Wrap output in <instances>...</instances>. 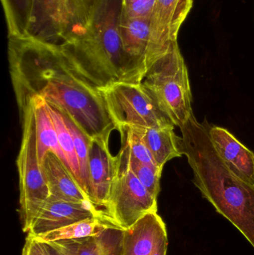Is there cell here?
I'll return each instance as SVG.
<instances>
[{"mask_svg": "<svg viewBox=\"0 0 254 255\" xmlns=\"http://www.w3.org/2000/svg\"><path fill=\"white\" fill-rule=\"evenodd\" d=\"M9 70L19 108L38 95L73 120L89 137L109 139L117 130L100 90L59 46L29 37H8Z\"/></svg>", "mask_w": 254, "mask_h": 255, "instance_id": "obj_1", "label": "cell"}, {"mask_svg": "<svg viewBox=\"0 0 254 255\" xmlns=\"http://www.w3.org/2000/svg\"><path fill=\"white\" fill-rule=\"evenodd\" d=\"M123 0H98L86 33L58 46L69 61L98 88L125 81L119 34Z\"/></svg>", "mask_w": 254, "mask_h": 255, "instance_id": "obj_2", "label": "cell"}, {"mask_svg": "<svg viewBox=\"0 0 254 255\" xmlns=\"http://www.w3.org/2000/svg\"><path fill=\"white\" fill-rule=\"evenodd\" d=\"M98 0H1L8 37L63 46L86 33Z\"/></svg>", "mask_w": 254, "mask_h": 255, "instance_id": "obj_3", "label": "cell"}, {"mask_svg": "<svg viewBox=\"0 0 254 255\" xmlns=\"http://www.w3.org/2000/svg\"><path fill=\"white\" fill-rule=\"evenodd\" d=\"M141 83L175 127H183L194 115L189 73L177 41L152 64Z\"/></svg>", "mask_w": 254, "mask_h": 255, "instance_id": "obj_4", "label": "cell"}, {"mask_svg": "<svg viewBox=\"0 0 254 255\" xmlns=\"http://www.w3.org/2000/svg\"><path fill=\"white\" fill-rule=\"evenodd\" d=\"M19 112L22 134L16 166L22 231L28 233L39 211L50 196V192L37 156L35 124L31 103L26 102Z\"/></svg>", "mask_w": 254, "mask_h": 255, "instance_id": "obj_5", "label": "cell"}, {"mask_svg": "<svg viewBox=\"0 0 254 255\" xmlns=\"http://www.w3.org/2000/svg\"><path fill=\"white\" fill-rule=\"evenodd\" d=\"M98 89L102 94L107 110L117 130L125 127L159 128L174 126L142 83L119 82Z\"/></svg>", "mask_w": 254, "mask_h": 255, "instance_id": "obj_6", "label": "cell"}, {"mask_svg": "<svg viewBox=\"0 0 254 255\" xmlns=\"http://www.w3.org/2000/svg\"><path fill=\"white\" fill-rule=\"evenodd\" d=\"M116 159L117 172L104 213L116 226L127 230L146 214L158 212V199L136 177L120 152Z\"/></svg>", "mask_w": 254, "mask_h": 255, "instance_id": "obj_7", "label": "cell"}, {"mask_svg": "<svg viewBox=\"0 0 254 255\" xmlns=\"http://www.w3.org/2000/svg\"><path fill=\"white\" fill-rule=\"evenodd\" d=\"M193 0H156L150 18L149 61L152 64L177 41V34Z\"/></svg>", "mask_w": 254, "mask_h": 255, "instance_id": "obj_8", "label": "cell"}, {"mask_svg": "<svg viewBox=\"0 0 254 255\" xmlns=\"http://www.w3.org/2000/svg\"><path fill=\"white\" fill-rule=\"evenodd\" d=\"M119 34L125 59V81L141 83L151 67L149 61L150 19L120 18Z\"/></svg>", "mask_w": 254, "mask_h": 255, "instance_id": "obj_9", "label": "cell"}, {"mask_svg": "<svg viewBox=\"0 0 254 255\" xmlns=\"http://www.w3.org/2000/svg\"><path fill=\"white\" fill-rule=\"evenodd\" d=\"M109 139L91 138L88 154V198L103 212L117 172V159L109 149Z\"/></svg>", "mask_w": 254, "mask_h": 255, "instance_id": "obj_10", "label": "cell"}, {"mask_svg": "<svg viewBox=\"0 0 254 255\" xmlns=\"http://www.w3.org/2000/svg\"><path fill=\"white\" fill-rule=\"evenodd\" d=\"M105 215L91 202H74L50 196L37 214L28 235L37 237L73 223Z\"/></svg>", "mask_w": 254, "mask_h": 255, "instance_id": "obj_11", "label": "cell"}, {"mask_svg": "<svg viewBox=\"0 0 254 255\" xmlns=\"http://www.w3.org/2000/svg\"><path fill=\"white\" fill-rule=\"evenodd\" d=\"M167 226L158 212L146 214L125 230L124 255H152L165 240Z\"/></svg>", "mask_w": 254, "mask_h": 255, "instance_id": "obj_12", "label": "cell"}, {"mask_svg": "<svg viewBox=\"0 0 254 255\" xmlns=\"http://www.w3.org/2000/svg\"><path fill=\"white\" fill-rule=\"evenodd\" d=\"M125 230L112 227L98 235L51 243L64 255H124Z\"/></svg>", "mask_w": 254, "mask_h": 255, "instance_id": "obj_13", "label": "cell"}, {"mask_svg": "<svg viewBox=\"0 0 254 255\" xmlns=\"http://www.w3.org/2000/svg\"><path fill=\"white\" fill-rule=\"evenodd\" d=\"M208 133L221 158L233 169L254 183L253 151L224 128L208 127Z\"/></svg>", "mask_w": 254, "mask_h": 255, "instance_id": "obj_14", "label": "cell"}, {"mask_svg": "<svg viewBox=\"0 0 254 255\" xmlns=\"http://www.w3.org/2000/svg\"><path fill=\"white\" fill-rule=\"evenodd\" d=\"M41 166L50 196L69 202H89L74 175L55 153L48 152Z\"/></svg>", "mask_w": 254, "mask_h": 255, "instance_id": "obj_15", "label": "cell"}, {"mask_svg": "<svg viewBox=\"0 0 254 255\" xmlns=\"http://www.w3.org/2000/svg\"><path fill=\"white\" fill-rule=\"evenodd\" d=\"M26 102L31 103L34 112L37 156L40 164L43 163L46 154L52 151L66 165L65 156L60 146L58 133L46 100L38 95L28 97L19 108V110L23 107Z\"/></svg>", "mask_w": 254, "mask_h": 255, "instance_id": "obj_16", "label": "cell"}, {"mask_svg": "<svg viewBox=\"0 0 254 255\" xmlns=\"http://www.w3.org/2000/svg\"><path fill=\"white\" fill-rule=\"evenodd\" d=\"M143 139L150 150L157 164L164 165L174 157L183 155L180 146V136L174 133V126L159 128H139Z\"/></svg>", "mask_w": 254, "mask_h": 255, "instance_id": "obj_17", "label": "cell"}, {"mask_svg": "<svg viewBox=\"0 0 254 255\" xmlns=\"http://www.w3.org/2000/svg\"><path fill=\"white\" fill-rule=\"evenodd\" d=\"M116 226L119 227L109 217L104 215L86 219L33 238L39 242H55L64 240L80 239L98 235L109 228Z\"/></svg>", "mask_w": 254, "mask_h": 255, "instance_id": "obj_18", "label": "cell"}, {"mask_svg": "<svg viewBox=\"0 0 254 255\" xmlns=\"http://www.w3.org/2000/svg\"><path fill=\"white\" fill-rule=\"evenodd\" d=\"M48 108L58 133L60 146L65 156L66 165L74 175L84 191L83 181L81 175L80 166H79V160H78L76 148H75L74 142H73L71 133L64 121V115L61 111L54 106L48 104Z\"/></svg>", "mask_w": 254, "mask_h": 255, "instance_id": "obj_19", "label": "cell"}, {"mask_svg": "<svg viewBox=\"0 0 254 255\" xmlns=\"http://www.w3.org/2000/svg\"><path fill=\"white\" fill-rule=\"evenodd\" d=\"M119 152L123 155L134 175L140 182L149 190V193L158 199L161 191V178L162 169L145 164L139 161L130 152L126 145L122 143Z\"/></svg>", "mask_w": 254, "mask_h": 255, "instance_id": "obj_20", "label": "cell"}, {"mask_svg": "<svg viewBox=\"0 0 254 255\" xmlns=\"http://www.w3.org/2000/svg\"><path fill=\"white\" fill-rule=\"evenodd\" d=\"M62 114L64 115V121L73 136L75 148H76V154H77L79 166H80L84 191L88 198V154H89L91 138L78 127L73 120L70 119L63 112Z\"/></svg>", "mask_w": 254, "mask_h": 255, "instance_id": "obj_21", "label": "cell"}, {"mask_svg": "<svg viewBox=\"0 0 254 255\" xmlns=\"http://www.w3.org/2000/svg\"><path fill=\"white\" fill-rule=\"evenodd\" d=\"M118 130L122 136V143L126 145L135 158L145 164L159 168L137 127H122Z\"/></svg>", "mask_w": 254, "mask_h": 255, "instance_id": "obj_22", "label": "cell"}, {"mask_svg": "<svg viewBox=\"0 0 254 255\" xmlns=\"http://www.w3.org/2000/svg\"><path fill=\"white\" fill-rule=\"evenodd\" d=\"M156 0H137L122 6L121 17L128 19H150Z\"/></svg>", "mask_w": 254, "mask_h": 255, "instance_id": "obj_23", "label": "cell"}, {"mask_svg": "<svg viewBox=\"0 0 254 255\" xmlns=\"http://www.w3.org/2000/svg\"><path fill=\"white\" fill-rule=\"evenodd\" d=\"M22 255H46L41 243L36 241L33 237L28 235Z\"/></svg>", "mask_w": 254, "mask_h": 255, "instance_id": "obj_24", "label": "cell"}, {"mask_svg": "<svg viewBox=\"0 0 254 255\" xmlns=\"http://www.w3.org/2000/svg\"><path fill=\"white\" fill-rule=\"evenodd\" d=\"M46 255H64L56 247H54L51 243L40 242Z\"/></svg>", "mask_w": 254, "mask_h": 255, "instance_id": "obj_25", "label": "cell"}, {"mask_svg": "<svg viewBox=\"0 0 254 255\" xmlns=\"http://www.w3.org/2000/svg\"><path fill=\"white\" fill-rule=\"evenodd\" d=\"M168 239L165 240L152 255H167L168 250Z\"/></svg>", "mask_w": 254, "mask_h": 255, "instance_id": "obj_26", "label": "cell"}, {"mask_svg": "<svg viewBox=\"0 0 254 255\" xmlns=\"http://www.w3.org/2000/svg\"><path fill=\"white\" fill-rule=\"evenodd\" d=\"M135 1H137V0H123V5H127V4H131V3Z\"/></svg>", "mask_w": 254, "mask_h": 255, "instance_id": "obj_27", "label": "cell"}]
</instances>
